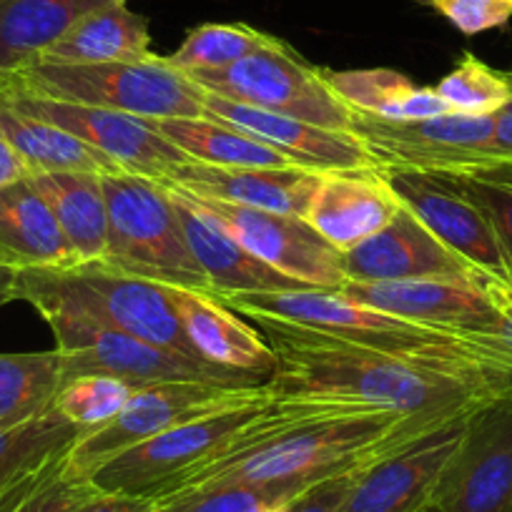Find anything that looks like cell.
Returning a JSON list of instances; mask_svg holds the SVG:
<instances>
[{"label":"cell","mask_w":512,"mask_h":512,"mask_svg":"<svg viewBox=\"0 0 512 512\" xmlns=\"http://www.w3.org/2000/svg\"><path fill=\"white\" fill-rule=\"evenodd\" d=\"M204 93L251 108L299 118L332 131H352V111L329 91L322 68H314L279 38L219 71L189 76Z\"/></svg>","instance_id":"cell-8"},{"label":"cell","mask_w":512,"mask_h":512,"mask_svg":"<svg viewBox=\"0 0 512 512\" xmlns=\"http://www.w3.org/2000/svg\"><path fill=\"white\" fill-rule=\"evenodd\" d=\"M16 299L31 304L48 322L61 354L63 382L76 377H113L139 390L154 382L191 379V382L221 384V387H262L267 379L256 374L231 372L201 359L181 357L169 349L136 339L113 329L68 302L46 279L43 269H18Z\"/></svg>","instance_id":"cell-4"},{"label":"cell","mask_w":512,"mask_h":512,"mask_svg":"<svg viewBox=\"0 0 512 512\" xmlns=\"http://www.w3.org/2000/svg\"><path fill=\"white\" fill-rule=\"evenodd\" d=\"M277 357L269 390L277 395L322 397L392 412L422 427L475 415L502 392L432 372L332 334L292 327L274 319H251Z\"/></svg>","instance_id":"cell-1"},{"label":"cell","mask_w":512,"mask_h":512,"mask_svg":"<svg viewBox=\"0 0 512 512\" xmlns=\"http://www.w3.org/2000/svg\"><path fill=\"white\" fill-rule=\"evenodd\" d=\"M164 186V184H161ZM174 201L181 231L186 236L191 254L211 284V297L226 294H269L292 292V289H312L307 284L279 274L277 269L259 262L251 251H246L219 221L206 214L189 194L164 186Z\"/></svg>","instance_id":"cell-21"},{"label":"cell","mask_w":512,"mask_h":512,"mask_svg":"<svg viewBox=\"0 0 512 512\" xmlns=\"http://www.w3.org/2000/svg\"><path fill=\"white\" fill-rule=\"evenodd\" d=\"M267 395L269 384L221 387V384L191 382V379L146 384L131 392L123 410L108 425L86 432L68 447L66 475L76 480H91L98 467L151 437L164 435L186 422L246 407Z\"/></svg>","instance_id":"cell-7"},{"label":"cell","mask_w":512,"mask_h":512,"mask_svg":"<svg viewBox=\"0 0 512 512\" xmlns=\"http://www.w3.org/2000/svg\"><path fill=\"white\" fill-rule=\"evenodd\" d=\"M28 176H31V169L26 166V161L0 136V189H6V186L16 184L21 179H28Z\"/></svg>","instance_id":"cell-42"},{"label":"cell","mask_w":512,"mask_h":512,"mask_svg":"<svg viewBox=\"0 0 512 512\" xmlns=\"http://www.w3.org/2000/svg\"><path fill=\"white\" fill-rule=\"evenodd\" d=\"M302 490L299 485H221L166 497L156 502V512H272Z\"/></svg>","instance_id":"cell-35"},{"label":"cell","mask_w":512,"mask_h":512,"mask_svg":"<svg viewBox=\"0 0 512 512\" xmlns=\"http://www.w3.org/2000/svg\"><path fill=\"white\" fill-rule=\"evenodd\" d=\"M432 430L382 410H352L284 430L239 455L224 457L171 487L164 497L221 485H299L367 465L390 447ZM154 500V502H159Z\"/></svg>","instance_id":"cell-3"},{"label":"cell","mask_w":512,"mask_h":512,"mask_svg":"<svg viewBox=\"0 0 512 512\" xmlns=\"http://www.w3.org/2000/svg\"><path fill=\"white\" fill-rule=\"evenodd\" d=\"M154 56L149 18L131 11L128 3H113L81 18L33 63L101 66V63H139Z\"/></svg>","instance_id":"cell-24"},{"label":"cell","mask_w":512,"mask_h":512,"mask_svg":"<svg viewBox=\"0 0 512 512\" xmlns=\"http://www.w3.org/2000/svg\"><path fill=\"white\" fill-rule=\"evenodd\" d=\"M0 98L28 116L43 118L66 128L68 134L81 139L111 164L128 174L146 176L154 181H166L179 166L189 164V156L176 149L164 134H159L146 118L128 116L121 111H108L83 103L56 101V98L33 96V93L13 91L0 86Z\"/></svg>","instance_id":"cell-12"},{"label":"cell","mask_w":512,"mask_h":512,"mask_svg":"<svg viewBox=\"0 0 512 512\" xmlns=\"http://www.w3.org/2000/svg\"><path fill=\"white\" fill-rule=\"evenodd\" d=\"M279 38L246 26V23H204L189 31L179 48L166 61L176 71L194 76L204 71H219L251 53L274 46Z\"/></svg>","instance_id":"cell-32"},{"label":"cell","mask_w":512,"mask_h":512,"mask_svg":"<svg viewBox=\"0 0 512 512\" xmlns=\"http://www.w3.org/2000/svg\"><path fill=\"white\" fill-rule=\"evenodd\" d=\"M101 176L73 171L31 176L33 186L51 206L78 264L101 262L106 256L108 209Z\"/></svg>","instance_id":"cell-27"},{"label":"cell","mask_w":512,"mask_h":512,"mask_svg":"<svg viewBox=\"0 0 512 512\" xmlns=\"http://www.w3.org/2000/svg\"><path fill=\"white\" fill-rule=\"evenodd\" d=\"M43 274L68 302L98 322L181 357L199 359L161 284L128 277L103 262L43 269Z\"/></svg>","instance_id":"cell-10"},{"label":"cell","mask_w":512,"mask_h":512,"mask_svg":"<svg viewBox=\"0 0 512 512\" xmlns=\"http://www.w3.org/2000/svg\"><path fill=\"white\" fill-rule=\"evenodd\" d=\"M462 36H480L512 21V0H425Z\"/></svg>","instance_id":"cell-37"},{"label":"cell","mask_w":512,"mask_h":512,"mask_svg":"<svg viewBox=\"0 0 512 512\" xmlns=\"http://www.w3.org/2000/svg\"><path fill=\"white\" fill-rule=\"evenodd\" d=\"M319 176L322 171L302 166H209L189 161L159 184L249 209L304 216Z\"/></svg>","instance_id":"cell-19"},{"label":"cell","mask_w":512,"mask_h":512,"mask_svg":"<svg viewBox=\"0 0 512 512\" xmlns=\"http://www.w3.org/2000/svg\"><path fill=\"white\" fill-rule=\"evenodd\" d=\"M16 274V267L0 262V307L16 299Z\"/></svg>","instance_id":"cell-44"},{"label":"cell","mask_w":512,"mask_h":512,"mask_svg":"<svg viewBox=\"0 0 512 512\" xmlns=\"http://www.w3.org/2000/svg\"><path fill=\"white\" fill-rule=\"evenodd\" d=\"M71 512H156V502L141 495L103 492L93 485V490Z\"/></svg>","instance_id":"cell-40"},{"label":"cell","mask_w":512,"mask_h":512,"mask_svg":"<svg viewBox=\"0 0 512 512\" xmlns=\"http://www.w3.org/2000/svg\"><path fill=\"white\" fill-rule=\"evenodd\" d=\"M382 176L400 204L440 244L470 264L495 302L512 294L510 267L490 219L447 171L382 169Z\"/></svg>","instance_id":"cell-9"},{"label":"cell","mask_w":512,"mask_h":512,"mask_svg":"<svg viewBox=\"0 0 512 512\" xmlns=\"http://www.w3.org/2000/svg\"><path fill=\"white\" fill-rule=\"evenodd\" d=\"M91 490V480H76L66 475V460H63V465L11 512H71Z\"/></svg>","instance_id":"cell-38"},{"label":"cell","mask_w":512,"mask_h":512,"mask_svg":"<svg viewBox=\"0 0 512 512\" xmlns=\"http://www.w3.org/2000/svg\"><path fill=\"white\" fill-rule=\"evenodd\" d=\"M0 136L26 161L31 176L73 171V174H116V164L83 144L66 128L28 116L0 98Z\"/></svg>","instance_id":"cell-28"},{"label":"cell","mask_w":512,"mask_h":512,"mask_svg":"<svg viewBox=\"0 0 512 512\" xmlns=\"http://www.w3.org/2000/svg\"><path fill=\"white\" fill-rule=\"evenodd\" d=\"M0 262H3V259H0Z\"/></svg>","instance_id":"cell-45"},{"label":"cell","mask_w":512,"mask_h":512,"mask_svg":"<svg viewBox=\"0 0 512 512\" xmlns=\"http://www.w3.org/2000/svg\"><path fill=\"white\" fill-rule=\"evenodd\" d=\"M63 387L58 349L0 354V427H16L53 410Z\"/></svg>","instance_id":"cell-30"},{"label":"cell","mask_w":512,"mask_h":512,"mask_svg":"<svg viewBox=\"0 0 512 512\" xmlns=\"http://www.w3.org/2000/svg\"><path fill=\"white\" fill-rule=\"evenodd\" d=\"M342 267L347 282L470 279L482 284L470 264L440 244L405 206L382 231L344 251Z\"/></svg>","instance_id":"cell-17"},{"label":"cell","mask_w":512,"mask_h":512,"mask_svg":"<svg viewBox=\"0 0 512 512\" xmlns=\"http://www.w3.org/2000/svg\"><path fill=\"white\" fill-rule=\"evenodd\" d=\"M131 387L121 379L113 377H76L63 382L58 390L53 410L68 420L71 425L81 427L83 432L98 430L108 425L131 397Z\"/></svg>","instance_id":"cell-34"},{"label":"cell","mask_w":512,"mask_h":512,"mask_svg":"<svg viewBox=\"0 0 512 512\" xmlns=\"http://www.w3.org/2000/svg\"><path fill=\"white\" fill-rule=\"evenodd\" d=\"M447 174L485 211L512 274V161H495Z\"/></svg>","instance_id":"cell-36"},{"label":"cell","mask_w":512,"mask_h":512,"mask_svg":"<svg viewBox=\"0 0 512 512\" xmlns=\"http://www.w3.org/2000/svg\"><path fill=\"white\" fill-rule=\"evenodd\" d=\"M352 134L379 169L462 171L497 161L492 116L447 113L415 121H384L352 113Z\"/></svg>","instance_id":"cell-11"},{"label":"cell","mask_w":512,"mask_h":512,"mask_svg":"<svg viewBox=\"0 0 512 512\" xmlns=\"http://www.w3.org/2000/svg\"><path fill=\"white\" fill-rule=\"evenodd\" d=\"M108 209V244L101 262L161 287L211 294L191 254L169 191L154 179L116 171L101 176Z\"/></svg>","instance_id":"cell-6"},{"label":"cell","mask_w":512,"mask_h":512,"mask_svg":"<svg viewBox=\"0 0 512 512\" xmlns=\"http://www.w3.org/2000/svg\"><path fill=\"white\" fill-rule=\"evenodd\" d=\"M164 289L201 362L231 372L256 374L269 382L277 372V357L262 332L249 327L211 294L181 287Z\"/></svg>","instance_id":"cell-22"},{"label":"cell","mask_w":512,"mask_h":512,"mask_svg":"<svg viewBox=\"0 0 512 512\" xmlns=\"http://www.w3.org/2000/svg\"><path fill=\"white\" fill-rule=\"evenodd\" d=\"M329 91L359 116L384 121H415V118L447 116L450 108L440 101L432 86L415 81L392 68H357V71H329L322 68Z\"/></svg>","instance_id":"cell-25"},{"label":"cell","mask_w":512,"mask_h":512,"mask_svg":"<svg viewBox=\"0 0 512 512\" xmlns=\"http://www.w3.org/2000/svg\"><path fill=\"white\" fill-rule=\"evenodd\" d=\"M364 465L352 467V470H344L339 475L324 477V480L314 482V485L304 487L302 492H297L294 497L284 500L282 505L274 507L272 512H339L344 505V497H347L349 487H352L354 477L362 470Z\"/></svg>","instance_id":"cell-39"},{"label":"cell","mask_w":512,"mask_h":512,"mask_svg":"<svg viewBox=\"0 0 512 512\" xmlns=\"http://www.w3.org/2000/svg\"><path fill=\"white\" fill-rule=\"evenodd\" d=\"M214 299L239 317L274 319L332 334L372 352L512 395V352L495 334H462L425 327L354 302L339 289L226 294Z\"/></svg>","instance_id":"cell-2"},{"label":"cell","mask_w":512,"mask_h":512,"mask_svg":"<svg viewBox=\"0 0 512 512\" xmlns=\"http://www.w3.org/2000/svg\"><path fill=\"white\" fill-rule=\"evenodd\" d=\"M435 93L460 116H495L512 98L510 71L487 66L475 53H462L450 73L435 83Z\"/></svg>","instance_id":"cell-33"},{"label":"cell","mask_w":512,"mask_h":512,"mask_svg":"<svg viewBox=\"0 0 512 512\" xmlns=\"http://www.w3.org/2000/svg\"><path fill=\"white\" fill-rule=\"evenodd\" d=\"M0 86L56 101L121 111L146 121L206 116L204 91L186 73L176 71L166 56L101 66L28 63L18 71L0 73Z\"/></svg>","instance_id":"cell-5"},{"label":"cell","mask_w":512,"mask_h":512,"mask_svg":"<svg viewBox=\"0 0 512 512\" xmlns=\"http://www.w3.org/2000/svg\"><path fill=\"white\" fill-rule=\"evenodd\" d=\"M492 118H495V134H492V151H495V159L512 161V98Z\"/></svg>","instance_id":"cell-41"},{"label":"cell","mask_w":512,"mask_h":512,"mask_svg":"<svg viewBox=\"0 0 512 512\" xmlns=\"http://www.w3.org/2000/svg\"><path fill=\"white\" fill-rule=\"evenodd\" d=\"M189 196L206 214L214 216L246 251L284 277L297 279L312 289H342L347 282L342 251L324 241L304 216L249 209L209 196Z\"/></svg>","instance_id":"cell-14"},{"label":"cell","mask_w":512,"mask_h":512,"mask_svg":"<svg viewBox=\"0 0 512 512\" xmlns=\"http://www.w3.org/2000/svg\"><path fill=\"white\" fill-rule=\"evenodd\" d=\"M0 259L16 269H68L78 264L31 176L0 189Z\"/></svg>","instance_id":"cell-23"},{"label":"cell","mask_w":512,"mask_h":512,"mask_svg":"<svg viewBox=\"0 0 512 512\" xmlns=\"http://www.w3.org/2000/svg\"><path fill=\"white\" fill-rule=\"evenodd\" d=\"M470 417L420 432L367 462L339 512H425L460 450Z\"/></svg>","instance_id":"cell-13"},{"label":"cell","mask_w":512,"mask_h":512,"mask_svg":"<svg viewBox=\"0 0 512 512\" xmlns=\"http://www.w3.org/2000/svg\"><path fill=\"white\" fill-rule=\"evenodd\" d=\"M204 111L206 116L219 118V121L231 123L246 134L256 136L302 169H379L352 131H332V128L314 126V123L299 121V118L234 103L229 98L214 96V93H204Z\"/></svg>","instance_id":"cell-18"},{"label":"cell","mask_w":512,"mask_h":512,"mask_svg":"<svg viewBox=\"0 0 512 512\" xmlns=\"http://www.w3.org/2000/svg\"><path fill=\"white\" fill-rule=\"evenodd\" d=\"M151 126L191 161L209 166H294L256 136L211 116L161 118Z\"/></svg>","instance_id":"cell-29"},{"label":"cell","mask_w":512,"mask_h":512,"mask_svg":"<svg viewBox=\"0 0 512 512\" xmlns=\"http://www.w3.org/2000/svg\"><path fill=\"white\" fill-rule=\"evenodd\" d=\"M86 432L56 410L16 427H0V497L66 452Z\"/></svg>","instance_id":"cell-31"},{"label":"cell","mask_w":512,"mask_h":512,"mask_svg":"<svg viewBox=\"0 0 512 512\" xmlns=\"http://www.w3.org/2000/svg\"><path fill=\"white\" fill-rule=\"evenodd\" d=\"M128 0H0V73L36 61L88 13Z\"/></svg>","instance_id":"cell-26"},{"label":"cell","mask_w":512,"mask_h":512,"mask_svg":"<svg viewBox=\"0 0 512 512\" xmlns=\"http://www.w3.org/2000/svg\"><path fill=\"white\" fill-rule=\"evenodd\" d=\"M349 299L395 317L462 334H497L500 309L482 284L470 279H410V282H347Z\"/></svg>","instance_id":"cell-16"},{"label":"cell","mask_w":512,"mask_h":512,"mask_svg":"<svg viewBox=\"0 0 512 512\" xmlns=\"http://www.w3.org/2000/svg\"><path fill=\"white\" fill-rule=\"evenodd\" d=\"M425 512H512V395L470 417Z\"/></svg>","instance_id":"cell-15"},{"label":"cell","mask_w":512,"mask_h":512,"mask_svg":"<svg viewBox=\"0 0 512 512\" xmlns=\"http://www.w3.org/2000/svg\"><path fill=\"white\" fill-rule=\"evenodd\" d=\"M497 309H500V329L495 337L512 352V294L497 299Z\"/></svg>","instance_id":"cell-43"},{"label":"cell","mask_w":512,"mask_h":512,"mask_svg":"<svg viewBox=\"0 0 512 512\" xmlns=\"http://www.w3.org/2000/svg\"><path fill=\"white\" fill-rule=\"evenodd\" d=\"M402 211L382 169L322 171L304 219L337 251H349Z\"/></svg>","instance_id":"cell-20"}]
</instances>
